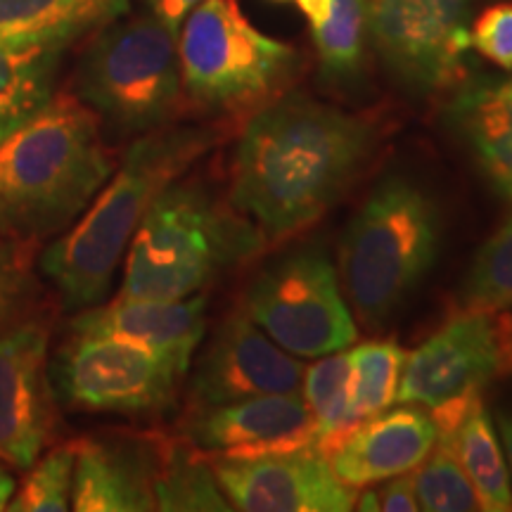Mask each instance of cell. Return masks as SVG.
Wrapping results in <instances>:
<instances>
[{
    "mask_svg": "<svg viewBox=\"0 0 512 512\" xmlns=\"http://www.w3.org/2000/svg\"><path fill=\"white\" fill-rule=\"evenodd\" d=\"M456 432H439L432 451L415 467V491L420 510L475 512L482 510L475 486L456 451Z\"/></svg>",
    "mask_w": 512,
    "mask_h": 512,
    "instance_id": "obj_25",
    "label": "cell"
},
{
    "mask_svg": "<svg viewBox=\"0 0 512 512\" xmlns=\"http://www.w3.org/2000/svg\"><path fill=\"white\" fill-rule=\"evenodd\" d=\"M176 41L155 15L114 19L81 55L72 93L119 136L169 126L185 98Z\"/></svg>",
    "mask_w": 512,
    "mask_h": 512,
    "instance_id": "obj_6",
    "label": "cell"
},
{
    "mask_svg": "<svg viewBox=\"0 0 512 512\" xmlns=\"http://www.w3.org/2000/svg\"><path fill=\"white\" fill-rule=\"evenodd\" d=\"M155 441V496L157 510H216L228 512L233 505L216 482L209 456L188 439Z\"/></svg>",
    "mask_w": 512,
    "mask_h": 512,
    "instance_id": "obj_22",
    "label": "cell"
},
{
    "mask_svg": "<svg viewBox=\"0 0 512 512\" xmlns=\"http://www.w3.org/2000/svg\"><path fill=\"white\" fill-rule=\"evenodd\" d=\"M354 413L358 420L387 411L396 401L406 351L392 339H373L349 351Z\"/></svg>",
    "mask_w": 512,
    "mask_h": 512,
    "instance_id": "obj_28",
    "label": "cell"
},
{
    "mask_svg": "<svg viewBox=\"0 0 512 512\" xmlns=\"http://www.w3.org/2000/svg\"><path fill=\"white\" fill-rule=\"evenodd\" d=\"M458 304L465 313H496L512 306V214L479 247Z\"/></svg>",
    "mask_w": 512,
    "mask_h": 512,
    "instance_id": "obj_27",
    "label": "cell"
},
{
    "mask_svg": "<svg viewBox=\"0 0 512 512\" xmlns=\"http://www.w3.org/2000/svg\"><path fill=\"white\" fill-rule=\"evenodd\" d=\"M453 439H456L460 463H463L467 477H470L479 501H482V510H512V479L508 460H505L494 420H491L482 394L472 399Z\"/></svg>",
    "mask_w": 512,
    "mask_h": 512,
    "instance_id": "obj_23",
    "label": "cell"
},
{
    "mask_svg": "<svg viewBox=\"0 0 512 512\" xmlns=\"http://www.w3.org/2000/svg\"><path fill=\"white\" fill-rule=\"evenodd\" d=\"M446 126L470 150L484 181L512 204V76H475L458 86Z\"/></svg>",
    "mask_w": 512,
    "mask_h": 512,
    "instance_id": "obj_19",
    "label": "cell"
},
{
    "mask_svg": "<svg viewBox=\"0 0 512 512\" xmlns=\"http://www.w3.org/2000/svg\"><path fill=\"white\" fill-rule=\"evenodd\" d=\"M320 72L330 81H347L358 72L368 34L366 0H332L330 12L311 24Z\"/></svg>",
    "mask_w": 512,
    "mask_h": 512,
    "instance_id": "obj_26",
    "label": "cell"
},
{
    "mask_svg": "<svg viewBox=\"0 0 512 512\" xmlns=\"http://www.w3.org/2000/svg\"><path fill=\"white\" fill-rule=\"evenodd\" d=\"M306 366L238 311L223 320L190 380V408L302 392Z\"/></svg>",
    "mask_w": 512,
    "mask_h": 512,
    "instance_id": "obj_14",
    "label": "cell"
},
{
    "mask_svg": "<svg viewBox=\"0 0 512 512\" xmlns=\"http://www.w3.org/2000/svg\"><path fill=\"white\" fill-rule=\"evenodd\" d=\"M183 437L209 458H256L316 446V425L299 392L259 394L190 408Z\"/></svg>",
    "mask_w": 512,
    "mask_h": 512,
    "instance_id": "obj_15",
    "label": "cell"
},
{
    "mask_svg": "<svg viewBox=\"0 0 512 512\" xmlns=\"http://www.w3.org/2000/svg\"><path fill=\"white\" fill-rule=\"evenodd\" d=\"M377 491L366 496H356L358 510H384V512H415L420 510L418 491H415V475L403 472L392 479H384Z\"/></svg>",
    "mask_w": 512,
    "mask_h": 512,
    "instance_id": "obj_32",
    "label": "cell"
},
{
    "mask_svg": "<svg viewBox=\"0 0 512 512\" xmlns=\"http://www.w3.org/2000/svg\"><path fill=\"white\" fill-rule=\"evenodd\" d=\"M62 57L64 48L0 46V140L53 100Z\"/></svg>",
    "mask_w": 512,
    "mask_h": 512,
    "instance_id": "obj_21",
    "label": "cell"
},
{
    "mask_svg": "<svg viewBox=\"0 0 512 512\" xmlns=\"http://www.w3.org/2000/svg\"><path fill=\"white\" fill-rule=\"evenodd\" d=\"M216 482L233 510L242 512H347L358 489L335 475L316 446L256 458H209Z\"/></svg>",
    "mask_w": 512,
    "mask_h": 512,
    "instance_id": "obj_13",
    "label": "cell"
},
{
    "mask_svg": "<svg viewBox=\"0 0 512 512\" xmlns=\"http://www.w3.org/2000/svg\"><path fill=\"white\" fill-rule=\"evenodd\" d=\"M441 211L422 185L392 176L370 192L342 240V285L356 316L380 328L432 271Z\"/></svg>",
    "mask_w": 512,
    "mask_h": 512,
    "instance_id": "obj_5",
    "label": "cell"
},
{
    "mask_svg": "<svg viewBox=\"0 0 512 512\" xmlns=\"http://www.w3.org/2000/svg\"><path fill=\"white\" fill-rule=\"evenodd\" d=\"M76 446L57 444L46 456H38L27 477L17 484L10 498L12 512H67L72 508Z\"/></svg>",
    "mask_w": 512,
    "mask_h": 512,
    "instance_id": "obj_29",
    "label": "cell"
},
{
    "mask_svg": "<svg viewBox=\"0 0 512 512\" xmlns=\"http://www.w3.org/2000/svg\"><path fill=\"white\" fill-rule=\"evenodd\" d=\"M377 128L361 114L285 95L252 112L230 166L228 202L280 242L313 226L363 174Z\"/></svg>",
    "mask_w": 512,
    "mask_h": 512,
    "instance_id": "obj_1",
    "label": "cell"
},
{
    "mask_svg": "<svg viewBox=\"0 0 512 512\" xmlns=\"http://www.w3.org/2000/svg\"><path fill=\"white\" fill-rule=\"evenodd\" d=\"M437 441L432 413L415 403L363 420L330 453L328 460L344 484L363 489L418 467Z\"/></svg>",
    "mask_w": 512,
    "mask_h": 512,
    "instance_id": "obj_17",
    "label": "cell"
},
{
    "mask_svg": "<svg viewBox=\"0 0 512 512\" xmlns=\"http://www.w3.org/2000/svg\"><path fill=\"white\" fill-rule=\"evenodd\" d=\"M200 3L202 0H145L150 15H155L159 22L166 24L174 34H178L183 19L188 17Z\"/></svg>",
    "mask_w": 512,
    "mask_h": 512,
    "instance_id": "obj_33",
    "label": "cell"
},
{
    "mask_svg": "<svg viewBox=\"0 0 512 512\" xmlns=\"http://www.w3.org/2000/svg\"><path fill=\"white\" fill-rule=\"evenodd\" d=\"M72 508L76 512L157 510L155 441L86 437L74 441Z\"/></svg>",
    "mask_w": 512,
    "mask_h": 512,
    "instance_id": "obj_18",
    "label": "cell"
},
{
    "mask_svg": "<svg viewBox=\"0 0 512 512\" xmlns=\"http://www.w3.org/2000/svg\"><path fill=\"white\" fill-rule=\"evenodd\" d=\"M117 169L102 121L72 91L0 140V235L36 254L86 211Z\"/></svg>",
    "mask_w": 512,
    "mask_h": 512,
    "instance_id": "obj_3",
    "label": "cell"
},
{
    "mask_svg": "<svg viewBox=\"0 0 512 512\" xmlns=\"http://www.w3.org/2000/svg\"><path fill=\"white\" fill-rule=\"evenodd\" d=\"M50 320L29 316L0 335V460L27 470L55 432Z\"/></svg>",
    "mask_w": 512,
    "mask_h": 512,
    "instance_id": "obj_12",
    "label": "cell"
},
{
    "mask_svg": "<svg viewBox=\"0 0 512 512\" xmlns=\"http://www.w3.org/2000/svg\"><path fill=\"white\" fill-rule=\"evenodd\" d=\"M131 0H0V46L67 50L124 17Z\"/></svg>",
    "mask_w": 512,
    "mask_h": 512,
    "instance_id": "obj_20",
    "label": "cell"
},
{
    "mask_svg": "<svg viewBox=\"0 0 512 512\" xmlns=\"http://www.w3.org/2000/svg\"><path fill=\"white\" fill-rule=\"evenodd\" d=\"M268 245L230 202L178 178L157 197L126 249L121 297L188 299Z\"/></svg>",
    "mask_w": 512,
    "mask_h": 512,
    "instance_id": "obj_4",
    "label": "cell"
},
{
    "mask_svg": "<svg viewBox=\"0 0 512 512\" xmlns=\"http://www.w3.org/2000/svg\"><path fill=\"white\" fill-rule=\"evenodd\" d=\"M183 373L169 358L100 335H72L53 363V387L74 411L159 415L174 408Z\"/></svg>",
    "mask_w": 512,
    "mask_h": 512,
    "instance_id": "obj_9",
    "label": "cell"
},
{
    "mask_svg": "<svg viewBox=\"0 0 512 512\" xmlns=\"http://www.w3.org/2000/svg\"><path fill=\"white\" fill-rule=\"evenodd\" d=\"M176 46L185 100L211 114L256 112L299 69L297 50L261 34L238 0H202L183 19Z\"/></svg>",
    "mask_w": 512,
    "mask_h": 512,
    "instance_id": "obj_7",
    "label": "cell"
},
{
    "mask_svg": "<svg viewBox=\"0 0 512 512\" xmlns=\"http://www.w3.org/2000/svg\"><path fill=\"white\" fill-rule=\"evenodd\" d=\"M304 401L316 425V448L330 456L361 425L354 413V389H351L349 354L320 356L316 366L304 373Z\"/></svg>",
    "mask_w": 512,
    "mask_h": 512,
    "instance_id": "obj_24",
    "label": "cell"
},
{
    "mask_svg": "<svg viewBox=\"0 0 512 512\" xmlns=\"http://www.w3.org/2000/svg\"><path fill=\"white\" fill-rule=\"evenodd\" d=\"M368 34L387 69L415 93L463 81L470 0H370Z\"/></svg>",
    "mask_w": 512,
    "mask_h": 512,
    "instance_id": "obj_10",
    "label": "cell"
},
{
    "mask_svg": "<svg viewBox=\"0 0 512 512\" xmlns=\"http://www.w3.org/2000/svg\"><path fill=\"white\" fill-rule=\"evenodd\" d=\"M72 335H100L136 344L140 349L169 358L188 373L192 356L207 330V297L143 299L119 297L76 311Z\"/></svg>",
    "mask_w": 512,
    "mask_h": 512,
    "instance_id": "obj_16",
    "label": "cell"
},
{
    "mask_svg": "<svg viewBox=\"0 0 512 512\" xmlns=\"http://www.w3.org/2000/svg\"><path fill=\"white\" fill-rule=\"evenodd\" d=\"M223 140L216 126H162L133 140L110 181L72 226L43 249L41 273L64 309L100 304L133 235L162 192Z\"/></svg>",
    "mask_w": 512,
    "mask_h": 512,
    "instance_id": "obj_2",
    "label": "cell"
},
{
    "mask_svg": "<svg viewBox=\"0 0 512 512\" xmlns=\"http://www.w3.org/2000/svg\"><path fill=\"white\" fill-rule=\"evenodd\" d=\"M498 425H501L505 460H508V470H510V479H512V415H501Z\"/></svg>",
    "mask_w": 512,
    "mask_h": 512,
    "instance_id": "obj_36",
    "label": "cell"
},
{
    "mask_svg": "<svg viewBox=\"0 0 512 512\" xmlns=\"http://www.w3.org/2000/svg\"><path fill=\"white\" fill-rule=\"evenodd\" d=\"M512 370V316L458 311L439 332L406 356L396 401L427 411L482 392L494 377Z\"/></svg>",
    "mask_w": 512,
    "mask_h": 512,
    "instance_id": "obj_11",
    "label": "cell"
},
{
    "mask_svg": "<svg viewBox=\"0 0 512 512\" xmlns=\"http://www.w3.org/2000/svg\"><path fill=\"white\" fill-rule=\"evenodd\" d=\"M470 48L503 72H512V3L491 5L472 22Z\"/></svg>",
    "mask_w": 512,
    "mask_h": 512,
    "instance_id": "obj_31",
    "label": "cell"
},
{
    "mask_svg": "<svg viewBox=\"0 0 512 512\" xmlns=\"http://www.w3.org/2000/svg\"><path fill=\"white\" fill-rule=\"evenodd\" d=\"M273 3H292L297 5V10L302 12L309 24H318L320 19H325V15L330 12L332 0H273Z\"/></svg>",
    "mask_w": 512,
    "mask_h": 512,
    "instance_id": "obj_34",
    "label": "cell"
},
{
    "mask_svg": "<svg viewBox=\"0 0 512 512\" xmlns=\"http://www.w3.org/2000/svg\"><path fill=\"white\" fill-rule=\"evenodd\" d=\"M31 252L0 235V335L29 318L36 299V280L31 275Z\"/></svg>",
    "mask_w": 512,
    "mask_h": 512,
    "instance_id": "obj_30",
    "label": "cell"
},
{
    "mask_svg": "<svg viewBox=\"0 0 512 512\" xmlns=\"http://www.w3.org/2000/svg\"><path fill=\"white\" fill-rule=\"evenodd\" d=\"M15 489H17V479L8 467L3 465V460H0V510H8V503L10 498L15 496Z\"/></svg>",
    "mask_w": 512,
    "mask_h": 512,
    "instance_id": "obj_35",
    "label": "cell"
},
{
    "mask_svg": "<svg viewBox=\"0 0 512 512\" xmlns=\"http://www.w3.org/2000/svg\"><path fill=\"white\" fill-rule=\"evenodd\" d=\"M242 313L292 356L320 358L356 342V323L332 261L299 249L256 275Z\"/></svg>",
    "mask_w": 512,
    "mask_h": 512,
    "instance_id": "obj_8",
    "label": "cell"
}]
</instances>
